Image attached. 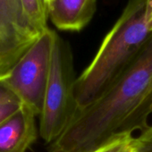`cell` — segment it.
I'll use <instances>...</instances> for the list:
<instances>
[{"mask_svg":"<svg viewBox=\"0 0 152 152\" xmlns=\"http://www.w3.org/2000/svg\"><path fill=\"white\" fill-rule=\"evenodd\" d=\"M152 113V33L128 67L80 110L49 152H91L117 136L144 131Z\"/></svg>","mask_w":152,"mask_h":152,"instance_id":"cell-1","label":"cell"},{"mask_svg":"<svg viewBox=\"0 0 152 152\" xmlns=\"http://www.w3.org/2000/svg\"><path fill=\"white\" fill-rule=\"evenodd\" d=\"M147 7L148 0H130L91 63L76 79L74 96L79 111L113 84L149 39L152 31L147 23Z\"/></svg>","mask_w":152,"mask_h":152,"instance_id":"cell-2","label":"cell"},{"mask_svg":"<svg viewBox=\"0 0 152 152\" xmlns=\"http://www.w3.org/2000/svg\"><path fill=\"white\" fill-rule=\"evenodd\" d=\"M76 79L72 49L56 35L44 105L39 115V134L47 144L59 138L79 112L74 96Z\"/></svg>","mask_w":152,"mask_h":152,"instance_id":"cell-3","label":"cell"},{"mask_svg":"<svg viewBox=\"0 0 152 152\" xmlns=\"http://www.w3.org/2000/svg\"><path fill=\"white\" fill-rule=\"evenodd\" d=\"M56 35L47 29L7 74L10 91L37 116L40 115L44 105Z\"/></svg>","mask_w":152,"mask_h":152,"instance_id":"cell-4","label":"cell"},{"mask_svg":"<svg viewBox=\"0 0 152 152\" xmlns=\"http://www.w3.org/2000/svg\"><path fill=\"white\" fill-rule=\"evenodd\" d=\"M22 0H0V76L8 73L39 39Z\"/></svg>","mask_w":152,"mask_h":152,"instance_id":"cell-5","label":"cell"},{"mask_svg":"<svg viewBox=\"0 0 152 152\" xmlns=\"http://www.w3.org/2000/svg\"><path fill=\"white\" fill-rule=\"evenodd\" d=\"M36 116L23 105L0 124V152H26L38 137Z\"/></svg>","mask_w":152,"mask_h":152,"instance_id":"cell-6","label":"cell"},{"mask_svg":"<svg viewBox=\"0 0 152 152\" xmlns=\"http://www.w3.org/2000/svg\"><path fill=\"white\" fill-rule=\"evenodd\" d=\"M97 0H54L48 7V18L62 31H79L92 19Z\"/></svg>","mask_w":152,"mask_h":152,"instance_id":"cell-7","label":"cell"},{"mask_svg":"<svg viewBox=\"0 0 152 152\" xmlns=\"http://www.w3.org/2000/svg\"><path fill=\"white\" fill-rule=\"evenodd\" d=\"M25 15L32 27L42 34L48 28V11L45 0H22Z\"/></svg>","mask_w":152,"mask_h":152,"instance_id":"cell-8","label":"cell"},{"mask_svg":"<svg viewBox=\"0 0 152 152\" xmlns=\"http://www.w3.org/2000/svg\"><path fill=\"white\" fill-rule=\"evenodd\" d=\"M136 138L132 134L117 136L91 152H136Z\"/></svg>","mask_w":152,"mask_h":152,"instance_id":"cell-9","label":"cell"},{"mask_svg":"<svg viewBox=\"0 0 152 152\" xmlns=\"http://www.w3.org/2000/svg\"><path fill=\"white\" fill-rule=\"evenodd\" d=\"M23 106L18 99H12L0 102V124L17 112Z\"/></svg>","mask_w":152,"mask_h":152,"instance_id":"cell-10","label":"cell"},{"mask_svg":"<svg viewBox=\"0 0 152 152\" xmlns=\"http://www.w3.org/2000/svg\"><path fill=\"white\" fill-rule=\"evenodd\" d=\"M137 149L140 152H152V126H148L136 138Z\"/></svg>","mask_w":152,"mask_h":152,"instance_id":"cell-11","label":"cell"},{"mask_svg":"<svg viewBox=\"0 0 152 152\" xmlns=\"http://www.w3.org/2000/svg\"><path fill=\"white\" fill-rule=\"evenodd\" d=\"M7 74L0 76V102H2L4 100H8L12 99H17L14 93L10 91L7 84Z\"/></svg>","mask_w":152,"mask_h":152,"instance_id":"cell-12","label":"cell"},{"mask_svg":"<svg viewBox=\"0 0 152 152\" xmlns=\"http://www.w3.org/2000/svg\"><path fill=\"white\" fill-rule=\"evenodd\" d=\"M147 23L150 31H152V0H148L147 7Z\"/></svg>","mask_w":152,"mask_h":152,"instance_id":"cell-13","label":"cell"},{"mask_svg":"<svg viewBox=\"0 0 152 152\" xmlns=\"http://www.w3.org/2000/svg\"><path fill=\"white\" fill-rule=\"evenodd\" d=\"M46 1V5H47V7H48H48L50 6V4L54 1V0H45Z\"/></svg>","mask_w":152,"mask_h":152,"instance_id":"cell-14","label":"cell"},{"mask_svg":"<svg viewBox=\"0 0 152 152\" xmlns=\"http://www.w3.org/2000/svg\"><path fill=\"white\" fill-rule=\"evenodd\" d=\"M136 152H140V151H138V150H137V151H136Z\"/></svg>","mask_w":152,"mask_h":152,"instance_id":"cell-15","label":"cell"}]
</instances>
